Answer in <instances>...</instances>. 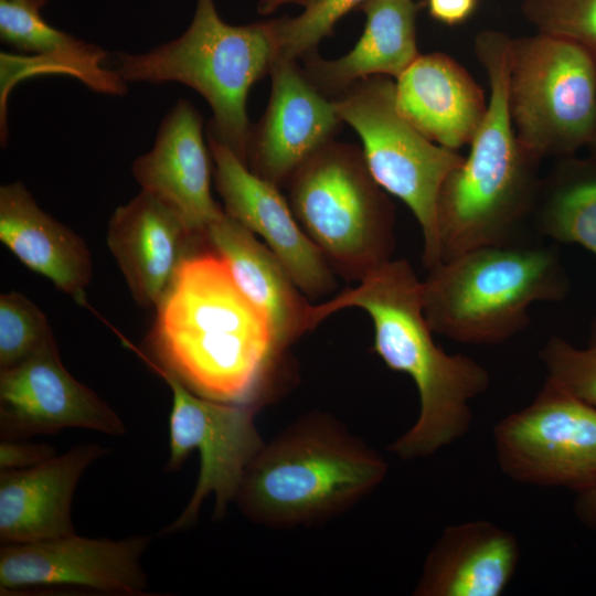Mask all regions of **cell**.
<instances>
[{"mask_svg": "<svg viewBox=\"0 0 596 596\" xmlns=\"http://www.w3.org/2000/svg\"><path fill=\"white\" fill-rule=\"evenodd\" d=\"M194 237L183 220L152 194L141 190L113 213L107 244L135 300L157 307Z\"/></svg>", "mask_w": 596, "mask_h": 596, "instance_id": "cell-17", "label": "cell"}, {"mask_svg": "<svg viewBox=\"0 0 596 596\" xmlns=\"http://www.w3.org/2000/svg\"><path fill=\"white\" fill-rule=\"evenodd\" d=\"M519 558L517 538L491 522L450 525L429 551L413 595L499 596Z\"/></svg>", "mask_w": 596, "mask_h": 596, "instance_id": "cell-20", "label": "cell"}, {"mask_svg": "<svg viewBox=\"0 0 596 596\" xmlns=\"http://www.w3.org/2000/svg\"><path fill=\"white\" fill-rule=\"evenodd\" d=\"M288 182L297 221L344 277L360 280L392 259L394 209L371 175L362 149L331 141Z\"/></svg>", "mask_w": 596, "mask_h": 596, "instance_id": "cell-7", "label": "cell"}, {"mask_svg": "<svg viewBox=\"0 0 596 596\" xmlns=\"http://www.w3.org/2000/svg\"><path fill=\"white\" fill-rule=\"evenodd\" d=\"M398 113L421 134L450 150L469 145L487 110L479 85L451 56L419 54L394 83Z\"/></svg>", "mask_w": 596, "mask_h": 596, "instance_id": "cell-19", "label": "cell"}, {"mask_svg": "<svg viewBox=\"0 0 596 596\" xmlns=\"http://www.w3.org/2000/svg\"><path fill=\"white\" fill-rule=\"evenodd\" d=\"M575 512L584 524L596 526V482L577 493Z\"/></svg>", "mask_w": 596, "mask_h": 596, "instance_id": "cell-32", "label": "cell"}, {"mask_svg": "<svg viewBox=\"0 0 596 596\" xmlns=\"http://www.w3.org/2000/svg\"><path fill=\"white\" fill-rule=\"evenodd\" d=\"M313 0H260L258 3V11L262 14H269L286 4H300L308 6Z\"/></svg>", "mask_w": 596, "mask_h": 596, "instance_id": "cell-33", "label": "cell"}, {"mask_svg": "<svg viewBox=\"0 0 596 596\" xmlns=\"http://www.w3.org/2000/svg\"><path fill=\"white\" fill-rule=\"evenodd\" d=\"M532 227L538 237L577 244L596 256V156L561 158L542 179Z\"/></svg>", "mask_w": 596, "mask_h": 596, "instance_id": "cell-24", "label": "cell"}, {"mask_svg": "<svg viewBox=\"0 0 596 596\" xmlns=\"http://www.w3.org/2000/svg\"><path fill=\"white\" fill-rule=\"evenodd\" d=\"M508 104L517 137L530 153L574 156L596 132V58L556 35L511 39Z\"/></svg>", "mask_w": 596, "mask_h": 596, "instance_id": "cell-8", "label": "cell"}, {"mask_svg": "<svg viewBox=\"0 0 596 596\" xmlns=\"http://www.w3.org/2000/svg\"><path fill=\"white\" fill-rule=\"evenodd\" d=\"M342 121L360 136L366 167L376 183L404 202L423 235V264L440 263L437 203L447 177L465 160L455 150L426 138L397 110L394 82L362 78L333 100Z\"/></svg>", "mask_w": 596, "mask_h": 596, "instance_id": "cell-9", "label": "cell"}, {"mask_svg": "<svg viewBox=\"0 0 596 596\" xmlns=\"http://www.w3.org/2000/svg\"><path fill=\"white\" fill-rule=\"evenodd\" d=\"M56 456L49 444L1 437L0 470H22L38 466Z\"/></svg>", "mask_w": 596, "mask_h": 596, "instance_id": "cell-30", "label": "cell"}, {"mask_svg": "<svg viewBox=\"0 0 596 596\" xmlns=\"http://www.w3.org/2000/svg\"><path fill=\"white\" fill-rule=\"evenodd\" d=\"M493 441L514 481L576 493L596 482V407L549 376L529 405L494 426Z\"/></svg>", "mask_w": 596, "mask_h": 596, "instance_id": "cell-11", "label": "cell"}, {"mask_svg": "<svg viewBox=\"0 0 596 596\" xmlns=\"http://www.w3.org/2000/svg\"><path fill=\"white\" fill-rule=\"evenodd\" d=\"M206 135L225 213L264 240L304 295L318 298L331 292L336 287L331 267L278 185L251 171L212 129Z\"/></svg>", "mask_w": 596, "mask_h": 596, "instance_id": "cell-14", "label": "cell"}, {"mask_svg": "<svg viewBox=\"0 0 596 596\" xmlns=\"http://www.w3.org/2000/svg\"><path fill=\"white\" fill-rule=\"evenodd\" d=\"M511 39L483 31L475 53L486 71L490 94L483 119L464 162L445 180L437 203L440 263L470 249L531 241L542 179L540 159L517 137L508 104Z\"/></svg>", "mask_w": 596, "mask_h": 596, "instance_id": "cell-3", "label": "cell"}, {"mask_svg": "<svg viewBox=\"0 0 596 596\" xmlns=\"http://www.w3.org/2000/svg\"><path fill=\"white\" fill-rule=\"evenodd\" d=\"M571 279L556 246L536 240L465 252L428 270L422 301L433 331L466 344L502 343L536 302H558Z\"/></svg>", "mask_w": 596, "mask_h": 596, "instance_id": "cell-5", "label": "cell"}, {"mask_svg": "<svg viewBox=\"0 0 596 596\" xmlns=\"http://www.w3.org/2000/svg\"><path fill=\"white\" fill-rule=\"evenodd\" d=\"M172 391L169 417L170 455L164 471L179 470L198 450L200 471L192 497L182 513L160 534L187 531L198 522L203 500L214 494L213 520L221 521L235 501L244 473L265 441L256 425L257 408L199 396L173 374L128 344Z\"/></svg>", "mask_w": 596, "mask_h": 596, "instance_id": "cell-10", "label": "cell"}, {"mask_svg": "<svg viewBox=\"0 0 596 596\" xmlns=\"http://www.w3.org/2000/svg\"><path fill=\"white\" fill-rule=\"evenodd\" d=\"M0 36L2 42L34 55L58 57L76 65L85 85L111 95L127 92L126 82L115 70L104 68L107 53L45 22L40 11L13 0H0Z\"/></svg>", "mask_w": 596, "mask_h": 596, "instance_id": "cell-25", "label": "cell"}, {"mask_svg": "<svg viewBox=\"0 0 596 596\" xmlns=\"http://www.w3.org/2000/svg\"><path fill=\"white\" fill-rule=\"evenodd\" d=\"M478 0H427L428 13L447 25L465 22L475 12Z\"/></svg>", "mask_w": 596, "mask_h": 596, "instance_id": "cell-31", "label": "cell"}, {"mask_svg": "<svg viewBox=\"0 0 596 596\" xmlns=\"http://www.w3.org/2000/svg\"><path fill=\"white\" fill-rule=\"evenodd\" d=\"M156 310L141 352L191 392L257 409L269 398L285 351L215 251L189 255Z\"/></svg>", "mask_w": 596, "mask_h": 596, "instance_id": "cell-1", "label": "cell"}, {"mask_svg": "<svg viewBox=\"0 0 596 596\" xmlns=\"http://www.w3.org/2000/svg\"><path fill=\"white\" fill-rule=\"evenodd\" d=\"M65 428L126 434L119 415L65 369L53 341L0 370V436L28 439Z\"/></svg>", "mask_w": 596, "mask_h": 596, "instance_id": "cell-13", "label": "cell"}, {"mask_svg": "<svg viewBox=\"0 0 596 596\" xmlns=\"http://www.w3.org/2000/svg\"><path fill=\"white\" fill-rule=\"evenodd\" d=\"M363 33L354 47L336 60L311 57L302 70L322 94L342 93L370 76L397 78L418 56L415 0H365Z\"/></svg>", "mask_w": 596, "mask_h": 596, "instance_id": "cell-23", "label": "cell"}, {"mask_svg": "<svg viewBox=\"0 0 596 596\" xmlns=\"http://www.w3.org/2000/svg\"><path fill=\"white\" fill-rule=\"evenodd\" d=\"M0 240L30 269L85 302L93 266L84 240L39 207L21 182L0 188Z\"/></svg>", "mask_w": 596, "mask_h": 596, "instance_id": "cell-22", "label": "cell"}, {"mask_svg": "<svg viewBox=\"0 0 596 596\" xmlns=\"http://www.w3.org/2000/svg\"><path fill=\"white\" fill-rule=\"evenodd\" d=\"M522 12L538 32L575 42L596 58V0H524Z\"/></svg>", "mask_w": 596, "mask_h": 596, "instance_id": "cell-28", "label": "cell"}, {"mask_svg": "<svg viewBox=\"0 0 596 596\" xmlns=\"http://www.w3.org/2000/svg\"><path fill=\"white\" fill-rule=\"evenodd\" d=\"M360 308L373 322L374 350L392 370L407 374L418 392L415 424L389 449L402 460L425 458L467 434L470 403L490 384L470 356L448 354L434 340L423 309L422 281L405 259H390L356 287L308 309L309 330L328 316Z\"/></svg>", "mask_w": 596, "mask_h": 596, "instance_id": "cell-2", "label": "cell"}, {"mask_svg": "<svg viewBox=\"0 0 596 596\" xmlns=\"http://www.w3.org/2000/svg\"><path fill=\"white\" fill-rule=\"evenodd\" d=\"M109 453L81 443L22 470H0V540L30 543L75 533L71 518L77 483L91 464Z\"/></svg>", "mask_w": 596, "mask_h": 596, "instance_id": "cell-18", "label": "cell"}, {"mask_svg": "<svg viewBox=\"0 0 596 596\" xmlns=\"http://www.w3.org/2000/svg\"><path fill=\"white\" fill-rule=\"evenodd\" d=\"M270 75L267 108L251 130L247 167L279 187L333 141L342 120L333 100L309 82L295 61L278 58Z\"/></svg>", "mask_w": 596, "mask_h": 596, "instance_id": "cell-15", "label": "cell"}, {"mask_svg": "<svg viewBox=\"0 0 596 596\" xmlns=\"http://www.w3.org/2000/svg\"><path fill=\"white\" fill-rule=\"evenodd\" d=\"M365 0H313L297 17L277 19L279 57L296 58L313 51L337 22Z\"/></svg>", "mask_w": 596, "mask_h": 596, "instance_id": "cell-27", "label": "cell"}, {"mask_svg": "<svg viewBox=\"0 0 596 596\" xmlns=\"http://www.w3.org/2000/svg\"><path fill=\"white\" fill-rule=\"evenodd\" d=\"M55 341L45 315L23 295L0 296V370L12 368Z\"/></svg>", "mask_w": 596, "mask_h": 596, "instance_id": "cell-26", "label": "cell"}, {"mask_svg": "<svg viewBox=\"0 0 596 596\" xmlns=\"http://www.w3.org/2000/svg\"><path fill=\"white\" fill-rule=\"evenodd\" d=\"M547 376L596 407V352L553 336L539 353Z\"/></svg>", "mask_w": 596, "mask_h": 596, "instance_id": "cell-29", "label": "cell"}, {"mask_svg": "<svg viewBox=\"0 0 596 596\" xmlns=\"http://www.w3.org/2000/svg\"><path fill=\"white\" fill-rule=\"evenodd\" d=\"M588 148L590 149V155L596 156V132L594 135V138L592 142L589 143Z\"/></svg>", "mask_w": 596, "mask_h": 596, "instance_id": "cell-36", "label": "cell"}, {"mask_svg": "<svg viewBox=\"0 0 596 596\" xmlns=\"http://www.w3.org/2000/svg\"><path fill=\"white\" fill-rule=\"evenodd\" d=\"M150 536L119 540L75 533L0 549V594L82 590L100 595L148 596L141 557Z\"/></svg>", "mask_w": 596, "mask_h": 596, "instance_id": "cell-12", "label": "cell"}, {"mask_svg": "<svg viewBox=\"0 0 596 596\" xmlns=\"http://www.w3.org/2000/svg\"><path fill=\"white\" fill-rule=\"evenodd\" d=\"M586 348L596 352V313L589 324L588 341Z\"/></svg>", "mask_w": 596, "mask_h": 596, "instance_id": "cell-34", "label": "cell"}, {"mask_svg": "<svg viewBox=\"0 0 596 596\" xmlns=\"http://www.w3.org/2000/svg\"><path fill=\"white\" fill-rule=\"evenodd\" d=\"M279 57L277 19L244 25L222 20L214 0H196L188 29L145 53L120 52L115 71L126 82L184 84L209 103V128L247 166L251 87Z\"/></svg>", "mask_w": 596, "mask_h": 596, "instance_id": "cell-6", "label": "cell"}, {"mask_svg": "<svg viewBox=\"0 0 596 596\" xmlns=\"http://www.w3.org/2000/svg\"><path fill=\"white\" fill-rule=\"evenodd\" d=\"M23 3L30 8L41 10V8L47 2V0H13Z\"/></svg>", "mask_w": 596, "mask_h": 596, "instance_id": "cell-35", "label": "cell"}, {"mask_svg": "<svg viewBox=\"0 0 596 596\" xmlns=\"http://www.w3.org/2000/svg\"><path fill=\"white\" fill-rule=\"evenodd\" d=\"M387 470L384 457L338 418L311 412L265 441L234 502L265 528L313 526L351 509Z\"/></svg>", "mask_w": 596, "mask_h": 596, "instance_id": "cell-4", "label": "cell"}, {"mask_svg": "<svg viewBox=\"0 0 596 596\" xmlns=\"http://www.w3.org/2000/svg\"><path fill=\"white\" fill-rule=\"evenodd\" d=\"M141 190L172 209L199 237L224 210L211 194V164L203 118L187 99L163 117L153 147L131 167Z\"/></svg>", "mask_w": 596, "mask_h": 596, "instance_id": "cell-16", "label": "cell"}, {"mask_svg": "<svg viewBox=\"0 0 596 596\" xmlns=\"http://www.w3.org/2000/svg\"><path fill=\"white\" fill-rule=\"evenodd\" d=\"M206 241L225 260L244 295L268 318L279 348L286 351L309 330L302 292L265 243L224 213L206 228Z\"/></svg>", "mask_w": 596, "mask_h": 596, "instance_id": "cell-21", "label": "cell"}]
</instances>
